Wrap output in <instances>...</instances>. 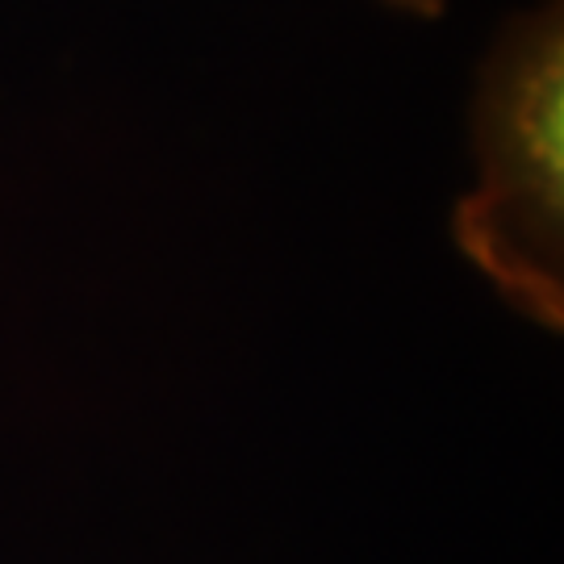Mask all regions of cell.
Returning a JSON list of instances; mask_svg holds the SVG:
<instances>
[{"instance_id":"1","label":"cell","mask_w":564,"mask_h":564,"mask_svg":"<svg viewBox=\"0 0 564 564\" xmlns=\"http://www.w3.org/2000/svg\"><path fill=\"white\" fill-rule=\"evenodd\" d=\"M473 188L452 239L540 330H564V13L540 0L489 42L473 88Z\"/></svg>"},{"instance_id":"2","label":"cell","mask_w":564,"mask_h":564,"mask_svg":"<svg viewBox=\"0 0 564 564\" xmlns=\"http://www.w3.org/2000/svg\"><path fill=\"white\" fill-rule=\"evenodd\" d=\"M384 9L393 13H405V18H419V21H440L447 13V0H381Z\"/></svg>"}]
</instances>
